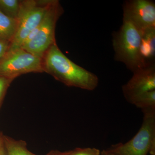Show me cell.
I'll return each instance as SVG.
<instances>
[{"instance_id":"cell-1","label":"cell","mask_w":155,"mask_h":155,"mask_svg":"<svg viewBox=\"0 0 155 155\" xmlns=\"http://www.w3.org/2000/svg\"><path fill=\"white\" fill-rule=\"evenodd\" d=\"M42 59L44 72L67 86L91 91L98 85V77L69 59L57 43L48 49Z\"/></svg>"},{"instance_id":"cell-2","label":"cell","mask_w":155,"mask_h":155,"mask_svg":"<svg viewBox=\"0 0 155 155\" xmlns=\"http://www.w3.org/2000/svg\"><path fill=\"white\" fill-rule=\"evenodd\" d=\"M141 38V32L131 22L124 19L119 30L113 33L115 61L125 64L133 73L144 68L140 54Z\"/></svg>"},{"instance_id":"cell-3","label":"cell","mask_w":155,"mask_h":155,"mask_svg":"<svg viewBox=\"0 0 155 155\" xmlns=\"http://www.w3.org/2000/svg\"><path fill=\"white\" fill-rule=\"evenodd\" d=\"M143 113L141 127L133 138L113 145L108 150L117 155H155V111Z\"/></svg>"},{"instance_id":"cell-4","label":"cell","mask_w":155,"mask_h":155,"mask_svg":"<svg viewBox=\"0 0 155 155\" xmlns=\"http://www.w3.org/2000/svg\"><path fill=\"white\" fill-rule=\"evenodd\" d=\"M64 12V9L59 1L52 0L38 25L36 35L31 41L22 45L21 48L42 58L48 49L56 43L55 35L56 24Z\"/></svg>"},{"instance_id":"cell-5","label":"cell","mask_w":155,"mask_h":155,"mask_svg":"<svg viewBox=\"0 0 155 155\" xmlns=\"http://www.w3.org/2000/svg\"><path fill=\"white\" fill-rule=\"evenodd\" d=\"M52 0L21 1L18 28L8 51L19 48L29 33L39 25Z\"/></svg>"},{"instance_id":"cell-6","label":"cell","mask_w":155,"mask_h":155,"mask_svg":"<svg viewBox=\"0 0 155 155\" xmlns=\"http://www.w3.org/2000/svg\"><path fill=\"white\" fill-rule=\"evenodd\" d=\"M43 72L42 59L21 48L8 51L0 59V76L13 81L23 74Z\"/></svg>"},{"instance_id":"cell-7","label":"cell","mask_w":155,"mask_h":155,"mask_svg":"<svg viewBox=\"0 0 155 155\" xmlns=\"http://www.w3.org/2000/svg\"><path fill=\"white\" fill-rule=\"evenodd\" d=\"M123 19L142 32L155 27V3L150 0H128L123 4Z\"/></svg>"},{"instance_id":"cell-8","label":"cell","mask_w":155,"mask_h":155,"mask_svg":"<svg viewBox=\"0 0 155 155\" xmlns=\"http://www.w3.org/2000/svg\"><path fill=\"white\" fill-rule=\"evenodd\" d=\"M155 90V64L133 72L130 80L122 86L125 99L131 104L137 97Z\"/></svg>"},{"instance_id":"cell-9","label":"cell","mask_w":155,"mask_h":155,"mask_svg":"<svg viewBox=\"0 0 155 155\" xmlns=\"http://www.w3.org/2000/svg\"><path fill=\"white\" fill-rule=\"evenodd\" d=\"M140 54L143 67L155 64V27L142 32Z\"/></svg>"},{"instance_id":"cell-10","label":"cell","mask_w":155,"mask_h":155,"mask_svg":"<svg viewBox=\"0 0 155 155\" xmlns=\"http://www.w3.org/2000/svg\"><path fill=\"white\" fill-rule=\"evenodd\" d=\"M18 25V19L8 17L0 11V38L11 43L17 32Z\"/></svg>"},{"instance_id":"cell-11","label":"cell","mask_w":155,"mask_h":155,"mask_svg":"<svg viewBox=\"0 0 155 155\" xmlns=\"http://www.w3.org/2000/svg\"><path fill=\"white\" fill-rule=\"evenodd\" d=\"M3 140L7 155H37L27 149V144L24 140H16L3 135Z\"/></svg>"},{"instance_id":"cell-12","label":"cell","mask_w":155,"mask_h":155,"mask_svg":"<svg viewBox=\"0 0 155 155\" xmlns=\"http://www.w3.org/2000/svg\"><path fill=\"white\" fill-rule=\"evenodd\" d=\"M131 104L141 109L143 112L155 111V90L137 97Z\"/></svg>"},{"instance_id":"cell-13","label":"cell","mask_w":155,"mask_h":155,"mask_svg":"<svg viewBox=\"0 0 155 155\" xmlns=\"http://www.w3.org/2000/svg\"><path fill=\"white\" fill-rule=\"evenodd\" d=\"M20 2L19 0H0V11L8 17L18 19Z\"/></svg>"},{"instance_id":"cell-14","label":"cell","mask_w":155,"mask_h":155,"mask_svg":"<svg viewBox=\"0 0 155 155\" xmlns=\"http://www.w3.org/2000/svg\"><path fill=\"white\" fill-rule=\"evenodd\" d=\"M101 151L95 148H76L73 150H70L69 155H100Z\"/></svg>"},{"instance_id":"cell-15","label":"cell","mask_w":155,"mask_h":155,"mask_svg":"<svg viewBox=\"0 0 155 155\" xmlns=\"http://www.w3.org/2000/svg\"><path fill=\"white\" fill-rule=\"evenodd\" d=\"M13 80L0 76V107L7 90Z\"/></svg>"},{"instance_id":"cell-16","label":"cell","mask_w":155,"mask_h":155,"mask_svg":"<svg viewBox=\"0 0 155 155\" xmlns=\"http://www.w3.org/2000/svg\"><path fill=\"white\" fill-rule=\"evenodd\" d=\"M10 43V42L0 38V59L2 58L8 51Z\"/></svg>"},{"instance_id":"cell-17","label":"cell","mask_w":155,"mask_h":155,"mask_svg":"<svg viewBox=\"0 0 155 155\" xmlns=\"http://www.w3.org/2000/svg\"><path fill=\"white\" fill-rule=\"evenodd\" d=\"M0 155H7L5 148L3 140V135L2 140L0 141Z\"/></svg>"},{"instance_id":"cell-18","label":"cell","mask_w":155,"mask_h":155,"mask_svg":"<svg viewBox=\"0 0 155 155\" xmlns=\"http://www.w3.org/2000/svg\"><path fill=\"white\" fill-rule=\"evenodd\" d=\"M101 155H117L115 154L114 153L111 152L108 150H103L101 152Z\"/></svg>"},{"instance_id":"cell-19","label":"cell","mask_w":155,"mask_h":155,"mask_svg":"<svg viewBox=\"0 0 155 155\" xmlns=\"http://www.w3.org/2000/svg\"><path fill=\"white\" fill-rule=\"evenodd\" d=\"M70 153V151H69L61 152L57 150L55 155H69Z\"/></svg>"},{"instance_id":"cell-20","label":"cell","mask_w":155,"mask_h":155,"mask_svg":"<svg viewBox=\"0 0 155 155\" xmlns=\"http://www.w3.org/2000/svg\"><path fill=\"white\" fill-rule=\"evenodd\" d=\"M56 152H57V150H52L45 155H55Z\"/></svg>"},{"instance_id":"cell-21","label":"cell","mask_w":155,"mask_h":155,"mask_svg":"<svg viewBox=\"0 0 155 155\" xmlns=\"http://www.w3.org/2000/svg\"><path fill=\"white\" fill-rule=\"evenodd\" d=\"M3 134H2L0 133V141H1V140L2 139V137Z\"/></svg>"}]
</instances>
